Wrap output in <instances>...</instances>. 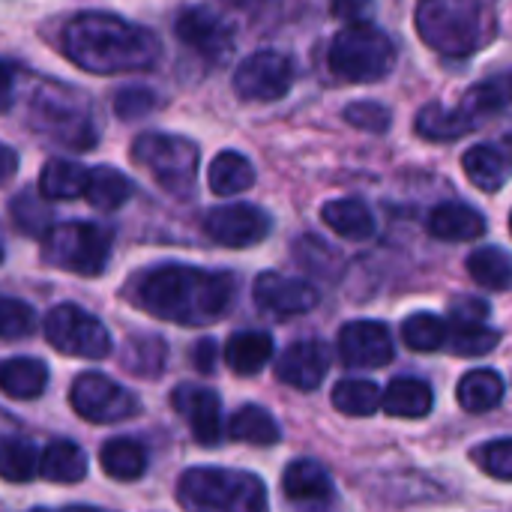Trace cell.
Segmentation results:
<instances>
[{"instance_id":"1","label":"cell","mask_w":512,"mask_h":512,"mask_svg":"<svg viewBox=\"0 0 512 512\" xmlns=\"http://www.w3.org/2000/svg\"><path fill=\"white\" fill-rule=\"evenodd\" d=\"M63 54L84 72L123 75L147 72L162 57L153 30L111 12H81L63 30Z\"/></svg>"},{"instance_id":"2","label":"cell","mask_w":512,"mask_h":512,"mask_svg":"<svg viewBox=\"0 0 512 512\" xmlns=\"http://www.w3.org/2000/svg\"><path fill=\"white\" fill-rule=\"evenodd\" d=\"M237 294V279L225 270L165 264L135 285V306L180 327H204L222 318Z\"/></svg>"},{"instance_id":"3","label":"cell","mask_w":512,"mask_h":512,"mask_svg":"<svg viewBox=\"0 0 512 512\" xmlns=\"http://www.w3.org/2000/svg\"><path fill=\"white\" fill-rule=\"evenodd\" d=\"M417 30L444 57H471L495 39V12L486 0H420Z\"/></svg>"},{"instance_id":"4","label":"cell","mask_w":512,"mask_h":512,"mask_svg":"<svg viewBox=\"0 0 512 512\" xmlns=\"http://www.w3.org/2000/svg\"><path fill=\"white\" fill-rule=\"evenodd\" d=\"M177 501L186 510L261 512L267 489L255 474L231 468H189L177 480Z\"/></svg>"},{"instance_id":"5","label":"cell","mask_w":512,"mask_h":512,"mask_svg":"<svg viewBox=\"0 0 512 512\" xmlns=\"http://www.w3.org/2000/svg\"><path fill=\"white\" fill-rule=\"evenodd\" d=\"M30 126L42 138L66 150H90L99 141V129L87 108V99L60 84L39 87L30 105Z\"/></svg>"},{"instance_id":"6","label":"cell","mask_w":512,"mask_h":512,"mask_svg":"<svg viewBox=\"0 0 512 512\" xmlns=\"http://www.w3.org/2000/svg\"><path fill=\"white\" fill-rule=\"evenodd\" d=\"M327 60L333 75L351 84H369V81H381L393 69L396 48L384 30L363 21V24H348L342 33H336Z\"/></svg>"},{"instance_id":"7","label":"cell","mask_w":512,"mask_h":512,"mask_svg":"<svg viewBox=\"0 0 512 512\" xmlns=\"http://www.w3.org/2000/svg\"><path fill=\"white\" fill-rule=\"evenodd\" d=\"M114 231L96 222H60L45 231L42 258L51 267L78 273V276H99L111 261Z\"/></svg>"},{"instance_id":"8","label":"cell","mask_w":512,"mask_h":512,"mask_svg":"<svg viewBox=\"0 0 512 512\" xmlns=\"http://www.w3.org/2000/svg\"><path fill=\"white\" fill-rule=\"evenodd\" d=\"M132 159L141 168H147L165 192L177 198H189L195 192L198 147L189 138L165 135V132H144L132 141Z\"/></svg>"},{"instance_id":"9","label":"cell","mask_w":512,"mask_h":512,"mask_svg":"<svg viewBox=\"0 0 512 512\" xmlns=\"http://www.w3.org/2000/svg\"><path fill=\"white\" fill-rule=\"evenodd\" d=\"M45 339L66 357L102 360L111 354V336L105 324L75 303H60L48 312Z\"/></svg>"},{"instance_id":"10","label":"cell","mask_w":512,"mask_h":512,"mask_svg":"<svg viewBox=\"0 0 512 512\" xmlns=\"http://www.w3.org/2000/svg\"><path fill=\"white\" fill-rule=\"evenodd\" d=\"M69 405L75 408L81 420L96 423V426L132 420L141 411V402L129 390H123L120 384H114L111 378L99 372H84L72 381Z\"/></svg>"},{"instance_id":"11","label":"cell","mask_w":512,"mask_h":512,"mask_svg":"<svg viewBox=\"0 0 512 512\" xmlns=\"http://www.w3.org/2000/svg\"><path fill=\"white\" fill-rule=\"evenodd\" d=\"M294 84V63L282 51H255L234 72V93L246 102H276Z\"/></svg>"},{"instance_id":"12","label":"cell","mask_w":512,"mask_h":512,"mask_svg":"<svg viewBox=\"0 0 512 512\" xmlns=\"http://www.w3.org/2000/svg\"><path fill=\"white\" fill-rule=\"evenodd\" d=\"M270 216L255 204H222L204 213V234L228 249H246L270 234Z\"/></svg>"},{"instance_id":"13","label":"cell","mask_w":512,"mask_h":512,"mask_svg":"<svg viewBox=\"0 0 512 512\" xmlns=\"http://www.w3.org/2000/svg\"><path fill=\"white\" fill-rule=\"evenodd\" d=\"M177 39L198 51L210 63H222L234 51V30L231 24L213 12L210 6H189L177 15Z\"/></svg>"},{"instance_id":"14","label":"cell","mask_w":512,"mask_h":512,"mask_svg":"<svg viewBox=\"0 0 512 512\" xmlns=\"http://www.w3.org/2000/svg\"><path fill=\"white\" fill-rule=\"evenodd\" d=\"M393 354V336L378 321H351L339 330V357L351 369H381Z\"/></svg>"},{"instance_id":"15","label":"cell","mask_w":512,"mask_h":512,"mask_svg":"<svg viewBox=\"0 0 512 512\" xmlns=\"http://www.w3.org/2000/svg\"><path fill=\"white\" fill-rule=\"evenodd\" d=\"M174 411L186 420L201 447H213L222 438V402L213 390L198 384H177L171 393Z\"/></svg>"},{"instance_id":"16","label":"cell","mask_w":512,"mask_h":512,"mask_svg":"<svg viewBox=\"0 0 512 512\" xmlns=\"http://www.w3.org/2000/svg\"><path fill=\"white\" fill-rule=\"evenodd\" d=\"M255 303L258 309L276 315V318H294V315H306L318 306V291L294 276H282V273H261L255 279Z\"/></svg>"},{"instance_id":"17","label":"cell","mask_w":512,"mask_h":512,"mask_svg":"<svg viewBox=\"0 0 512 512\" xmlns=\"http://www.w3.org/2000/svg\"><path fill=\"white\" fill-rule=\"evenodd\" d=\"M330 369V354L324 342L318 339H300L294 342L276 363V378L294 390H318L324 375Z\"/></svg>"},{"instance_id":"18","label":"cell","mask_w":512,"mask_h":512,"mask_svg":"<svg viewBox=\"0 0 512 512\" xmlns=\"http://www.w3.org/2000/svg\"><path fill=\"white\" fill-rule=\"evenodd\" d=\"M282 489H285V498L294 504H327V501H333V480L312 459L291 462L288 471L282 474Z\"/></svg>"},{"instance_id":"19","label":"cell","mask_w":512,"mask_h":512,"mask_svg":"<svg viewBox=\"0 0 512 512\" xmlns=\"http://www.w3.org/2000/svg\"><path fill=\"white\" fill-rule=\"evenodd\" d=\"M273 360V336L264 330H240L225 345V363L234 375H258Z\"/></svg>"},{"instance_id":"20","label":"cell","mask_w":512,"mask_h":512,"mask_svg":"<svg viewBox=\"0 0 512 512\" xmlns=\"http://www.w3.org/2000/svg\"><path fill=\"white\" fill-rule=\"evenodd\" d=\"M486 231V219L483 213H477L468 204H441L432 210L429 216V234L447 243H468L477 240Z\"/></svg>"},{"instance_id":"21","label":"cell","mask_w":512,"mask_h":512,"mask_svg":"<svg viewBox=\"0 0 512 512\" xmlns=\"http://www.w3.org/2000/svg\"><path fill=\"white\" fill-rule=\"evenodd\" d=\"M48 387V366L36 357H12L0 363V390L12 399H39Z\"/></svg>"},{"instance_id":"22","label":"cell","mask_w":512,"mask_h":512,"mask_svg":"<svg viewBox=\"0 0 512 512\" xmlns=\"http://www.w3.org/2000/svg\"><path fill=\"white\" fill-rule=\"evenodd\" d=\"M432 405H435L432 387L417 378H396L381 396V408L390 417H402V420H420L432 411Z\"/></svg>"},{"instance_id":"23","label":"cell","mask_w":512,"mask_h":512,"mask_svg":"<svg viewBox=\"0 0 512 512\" xmlns=\"http://www.w3.org/2000/svg\"><path fill=\"white\" fill-rule=\"evenodd\" d=\"M321 219L345 240H369L375 234V216L360 198H336L327 201Z\"/></svg>"},{"instance_id":"24","label":"cell","mask_w":512,"mask_h":512,"mask_svg":"<svg viewBox=\"0 0 512 512\" xmlns=\"http://www.w3.org/2000/svg\"><path fill=\"white\" fill-rule=\"evenodd\" d=\"M39 474L48 483H81L87 477V456L72 441H51L39 456Z\"/></svg>"},{"instance_id":"25","label":"cell","mask_w":512,"mask_h":512,"mask_svg":"<svg viewBox=\"0 0 512 512\" xmlns=\"http://www.w3.org/2000/svg\"><path fill=\"white\" fill-rule=\"evenodd\" d=\"M462 165H465V171H468V177H471V183L477 186V189H483V192H498L504 183H507V177H510V159L498 150V147H492V144H477V147H471L465 156H462Z\"/></svg>"},{"instance_id":"26","label":"cell","mask_w":512,"mask_h":512,"mask_svg":"<svg viewBox=\"0 0 512 512\" xmlns=\"http://www.w3.org/2000/svg\"><path fill=\"white\" fill-rule=\"evenodd\" d=\"M87 177H90V171H87L81 162H72V159H51V162L42 168V174H39V192H42L48 201H69V198L84 195Z\"/></svg>"},{"instance_id":"27","label":"cell","mask_w":512,"mask_h":512,"mask_svg":"<svg viewBox=\"0 0 512 512\" xmlns=\"http://www.w3.org/2000/svg\"><path fill=\"white\" fill-rule=\"evenodd\" d=\"M132 192H135L132 180H129L123 171L111 168V165L93 168L90 177H87V189H84L87 201H90L96 210H105V213L120 210V207L132 198Z\"/></svg>"},{"instance_id":"28","label":"cell","mask_w":512,"mask_h":512,"mask_svg":"<svg viewBox=\"0 0 512 512\" xmlns=\"http://www.w3.org/2000/svg\"><path fill=\"white\" fill-rule=\"evenodd\" d=\"M459 405L468 414H486L504 399V378L492 369H474L459 381Z\"/></svg>"},{"instance_id":"29","label":"cell","mask_w":512,"mask_h":512,"mask_svg":"<svg viewBox=\"0 0 512 512\" xmlns=\"http://www.w3.org/2000/svg\"><path fill=\"white\" fill-rule=\"evenodd\" d=\"M228 435L234 441L252 444V447H273L282 438L279 423L273 420L270 411L258 408V405H243L231 420H228Z\"/></svg>"},{"instance_id":"30","label":"cell","mask_w":512,"mask_h":512,"mask_svg":"<svg viewBox=\"0 0 512 512\" xmlns=\"http://www.w3.org/2000/svg\"><path fill=\"white\" fill-rule=\"evenodd\" d=\"M99 462H102V471L120 483H132V480L144 477V471H147V453L132 438H111L102 447Z\"/></svg>"},{"instance_id":"31","label":"cell","mask_w":512,"mask_h":512,"mask_svg":"<svg viewBox=\"0 0 512 512\" xmlns=\"http://www.w3.org/2000/svg\"><path fill=\"white\" fill-rule=\"evenodd\" d=\"M210 189L213 195L219 198H231V195H240L246 192L252 183H255V168L252 162L243 156V153H234V150H225L213 159L210 165Z\"/></svg>"},{"instance_id":"32","label":"cell","mask_w":512,"mask_h":512,"mask_svg":"<svg viewBox=\"0 0 512 512\" xmlns=\"http://www.w3.org/2000/svg\"><path fill=\"white\" fill-rule=\"evenodd\" d=\"M477 123L462 108H444V105H426L417 114V132L426 141H456L468 135Z\"/></svg>"},{"instance_id":"33","label":"cell","mask_w":512,"mask_h":512,"mask_svg":"<svg viewBox=\"0 0 512 512\" xmlns=\"http://www.w3.org/2000/svg\"><path fill=\"white\" fill-rule=\"evenodd\" d=\"M507 105H512V72L507 75H495V78H486L480 81L477 87H471L462 99V111L477 123L489 114H498L504 111Z\"/></svg>"},{"instance_id":"34","label":"cell","mask_w":512,"mask_h":512,"mask_svg":"<svg viewBox=\"0 0 512 512\" xmlns=\"http://www.w3.org/2000/svg\"><path fill=\"white\" fill-rule=\"evenodd\" d=\"M447 348L456 357H483L498 348L501 333L486 327L483 321H450L447 318Z\"/></svg>"},{"instance_id":"35","label":"cell","mask_w":512,"mask_h":512,"mask_svg":"<svg viewBox=\"0 0 512 512\" xmlns=\"http://www.w3.org/2000/svg\"><path fill=\"white\" fill-rule=\"evenodd\" d=\"M468 273L474 276L477 285H483L489 291H507L512 285V258L498 246H483V249L471 252Z\"/></svg>"},{"instance_id":"36","label":"cell","mask_w":512,"mask_h":512,"mask_svg":"<svg viewBox=\"0 0 512 512\" xmlns=\"http://www.w3.org/2000/svg\"><path fill=\"white\" fill-rule=\"evenodd\" d=\"M381 390L375 381L363 378H348L333 387V408L348 414V417H372L381 408Z\"/></svg>"},{"instance_id":"37","label":"cell","mask_w":512,"mask_h":512,"mask_svg":"<svg viewBox=\"0 0 512 512\" xmlns=\"http://www.w3.org/2000/svg\"><path fill=\"white\" fill-rule=\"evenodd\" d=\"M447 321L435 312H417L411 315L405 324H402V342L411 348V351H420V354H432L438 348L447 345Z\"/></svg>"},{"instance_id":"38","label":"cell","mask_w":512,"mask_h":512,"mask_svg":"<svg viewBox=\"0 0 512 512\" xmlns=\"http://www.w3.org/2000/svg\"><path fill=\"white\" fill-rule=\"evenodd\" d=\"M39 474V450L30 441L9 438L0 441V480L30 483Z\"/></svg>"},{"instance_id":"39","label":"cell","mask_w":512,"mask_h":512,"mask_svg":"<svg viewBox=\"0 0 512 512\" xmlns=\"http://www.w3.org/2000/svg\"><path fill=\"white\" fill-rule=\"evenodd\" d=\"M168 360V348L159 336H132L129 348H126V369L138 378H159Z\"/></svg>"},{"instance_id":"40","label":"cell","mask_w":512,"mask_h":512,"mask_svg":"<svg viewBox=\"0 0 512 512\" xmlns=\"http://www.w3.org/2000/svg\"><path fill=\"white\" fill-rule=\"evenodd\" d=\"M36 330V312L15 297H0V339L15 342Z\"/></svg>"},{"instance_id":"41","label":"cell","mask_w":512,"mask_h":512,"mask_svg":"<svg viewBox=\"0 0 512 512\" xmlns=\"http://www.w3.org/2000/svg\"><path fill=\"white\" fill-rule=\"evenodd\" d=\"M297 261L306 267V270H312L315 276H339L336 270L342 267V261L333 255V249L324 243V240H318V237H303L300 243H297Z\"/></svg>"},{"instance_id":"42","label":"cell","mask_w":512,"mask_h":512,"mask_svg":"<svg viewBox=\"0 0 512 512\" xmlns=\"http://www.w3.org/2000/svg\"><path fill=\"white\" fill-rule=\"evenodd\" d=\"M12 219L24 234H45L48 231V204L39 201L33 192H21L12 201Z\"/></svg>"},{"instance_id":"43","label":"cell","mask_w":512,"mask_h":512,"mask_svg":"<svg viewBox=\"0 0 512 512\" xmlns=\"http://www.w3.org/2000/svg\"><path fill=\"white\" fill-rule=\"evenodd\" d=\"M474 459H477V465L489 477H495V480H512V438L483 444L480 450H474Z\"/></svg>"},{"instance_id":"44","label":"cell","mask_w":512,"mask_h":512,"mask_svg":"<svg viewBox=\"0 0 512 512\" xmlns=\"http://www.w3.org/2000/svg\"><path fill=\"white\" fill-rule=\"evenodd\" d=\"M345 120L357 129H366V132H387L393 114L381 102H351L345 108Z\"/></svg>"},{"instance_id":"45","label":"cell","mask_w":512,"mask_h":512,"mask_svg":"<svg viewBox=\"0 0 512 512\" xmlns=\"http://www.w3.org/2000/svg\"><path fill=\"white\" fill-rule=\"evenodd\" d=\"M156 108V96L144 87H126L114 96V111L123 120H138Z\"/></svg>"},{"instance_id":"46","label":"cell","mask_w":512,"mask_h":512,"mask_svg":"<svg viewBox=\"0 0 512 512\" xmlns=\"http://www.w3.org/2000/svg\"><path fill=\"white\" fill-rule=\"evenodd\" d=\"M330 9L345 24H363V21L372 18L375 3L372 0H330Z\"/></svg>"},{"instance_id":"47","label":"cell","mask_w":512,"mask_h":512,"mask_svg":"<svg viewBox=\"0 0 512 512\" xmlns=\"http://www.w3.org/2000/svg\"><path fill=\"white\" fill-rule=\"evenodd\" d=\"M489 306L477 297H462L450 306V321H486Z\"/></svg>"},{"instance_id":"48","label":"cell","mask_w":512,"mask_h":512,"mask_svg":"<svg viewBox=\"0 0 512 512\" xmlns=\"http://www.w3.org/2000/svg\"><path fill=\"white\" fill-rule=\"evenodd\" d=\"M15 102V66L0 60V114L9 111Z\"/></svg>"},{"instance_id":"49","label":"cell","mask_w":512,"mask_h":512,"mask_svg":"<svg viewBox=\"0 0 512 512\" xmlns=\"http://www.w3.org/2000/svg\"><path fill=\"white\" fill-rule=\"evenodd\" d=\"M192 360H195L198 372L210 375L213 366H216V342H213V339H201L198 348H195V354H192Z\"/></svg>"},{"instance_id":"50","label":"cell","mask_w":512,"mask_h":512,"mask_svg":"<svg viewBox=\"0 0 512 512\" xmlns=\"http://www.w3.org/2000/svg\"><path fill=\"white\" fill-rule=\"evenodd\" d=\"M18 171V153L9 144H0V186L9 183Z\"/></svg>"},{"instance_id":"51","label":"cell","mask_w":512,"mask_h":512,"mask_svg":"<svg viewBox=\"0 0 512 512\" xmlns=\"http://www.w3.org/2000/svg\"><path fill=\"white\" fill-rule=\"evenodd\" d=\"M0 261H3V246H0Z\"/></svg>"},{"instance_id":"52","label":"cell","mask_w":512,"mask_h":512,"mask_svg":"<svg viewBox=\"0 0 512 512\" xmlns=\"http://www.w3.org/2000/svg\"><path fill=\"white\" fill-rule=\"evenodd\" d=\"M510 231H512V216H510Z\"/></svg>"}]
</instances>
